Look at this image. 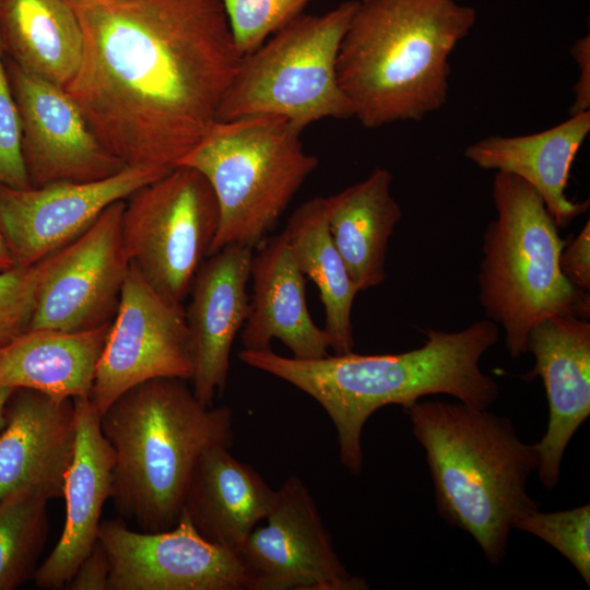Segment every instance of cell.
I'll use <instances>...</instances> for the list:
<instances>
[{
    "mask_svg": "<svg viewBox=\"0 0 590 590\" xmlns=\"http://www.w3.org/2000/svg\"><path fill=\"white\" fill-rule=\"evenodd\" d=\"M235 45L250 54L316 0H221Z\"/></svg>",
    "mask_w": 590,
    "mask_h": 590,
    "instance_id": "cell-29",
    "label": "cell"
},
{
    "mask_svg": "<svg viewBox=\"0 0 590 590\" xmlns=\"http://www.w3.org/2000/svg\"><path fill=\"white\" fill-rule=\"evenodd\" d=\"M282 234L300 271L319 290L330 349L337 355L353 352L352 308L359 290L332 241L326 198L316 197L300 204Z\"/></svg>",
    "mask_w": 590,
    "mask_h": 590,
    "instance_id": "cell-26",
    "label": "cell"
},
{
    "mask_svg": "<svg viewBox=\"0 0 590 590\" xmlns=\"http://www.w3.org/2000/svg\"><path fill=\"white\" fill-rule=\"evenodd\" d=\"M15 389L0 386V430L5 424V408Z\"/></svg>",
    "mask_w": 590,
    "mask_h": 590,
    "instance_id": "cell-36",
    "label": "cell"
},
{
    "mask_svg": "<svg viewBox=\"0 0 590 590\" xmlns=\"http://www.w3.org/2000/svg\"><path fill=\"white\" fill-rule=\"evenodd\" d=\"M109 574L110 564L107 553L97 539L66 588L70 590H107Z\"/></svg>",
    "mask_w": 590,
    "mask_h": 590,
    "instance_id": "cell-33",
    "label": "cell"
},
{
    "mask_svg": "<svg viewBox=\"0 0 590 590\" xmlns=\"http://www.w3.org/2000/svg\"><path fill=\"white\" fill-rule=\"evenodd\" d=\"M0 186L27 188L30 181L22 154V127L9 81L0 37Z\"/></svg>",
    "mask_w": 590,
    "mask_h": 590,
    "instance_id": "cell-31",
    "label": "cell"
},
{
    "mask_svg": "<svg viewBox=\"0 0 590 590\" xmlns=\"http://www.w3.org/2000/svg\"><path fill=\"white\" fill-rule=\"evenodd\" d=\"M252 256L250 311L239 332L244 350L271 349L280 340L298 359L328 355L329 338L310 317L305 275L281 233L262 241Z\"/></svg>",
    "mask_w": 590,
    "mask_h": 590,
    "instance_id": "cell-20",
    "label": "cell"
},
{
    "mask_svg": "<svg viewBox=\"0 0 590 590\" xmlns=\"http://www.w3.org/2000/svg\"><path fill=\"white\" fill-rule=\"evenodd\" d=\"M515 529L531 533L552 545L590 586V505L569 510L541 512L521 518Z\"/></svg>",
    "mask_w": 590,
    "mask_h": 590,
    "instance_id": "cell-28",
    "label": "cell"
},
{
    "mask_svg": "<svg viewBox=\"0 0 590 590\" xmlns=\"http://www.w3.org/2000/svg\"><path fill=\"white\" fill-rule=\"evenodd\" d=\"M110 574L107 590H243L237 555L204 539L181 512L166 531L130 529L120 517L101 522Z\"/></svg>",
    "mask_w": 590,
    "mask_h": 590,
    "instance_id": "cell-13",
    "label": "cell"
},
{
    "mask_svg": "<svg viewBox=\"0 0 590 590\" xmlns=\"http://www.w3.org/2000/svg\"><path fill=\"white\" fill-rule=\"evenodd\" d=\"M219 205L205 177L177 166L125 200L121 229L127 255L162 296L181 305L210 256Z\"/></svg>",
    "mask_w": 590,
    "mask_h": 590,
    "instance_id": "cell-9",
    "label": "cell"
},
{
    "mask_svg": "<svg viewBox=\"0 0 590 590\" xmlns=\"http://www.w3.org/2000/svg\"><path fill=\"white\" fill-rule=\"evenodd\" d=\"M75 441L73 399L15 389L0 433V502L23 489L63 498Z\"/></svg>",
    "mask_w": 590,
    "mask_h": 590,
    "instance_id": "cell-18",
    "label": "cell"
},
{
    "mask_svg": "<svg viewBox=\"0 0 590 590\" xmlns=\"http://www.w3.org/2000/svg\"><path fill=\"white\" fill-rule=\"evenodd\" d=\"M391 182L388 169L376 168L362 181L326 198L332 241L359 292L379 286L387 278L388 243L402 219Z\"/></svg>",
    "mask_w": 590,
    "mask_h": 590,
    "instance_id": "cell-24",
    "label": "cell"
},
{
    "mask_svg": "<svg viewBox=\"0 0 590 590\" xmlns=\"http://www.w3.org/2000/svg\"><path fill=\"white\" fill-rule=\"evenodd\" d=\"M0 37L9 59L60 87L80 70L83 32L68 0H0Z\"/></svg>",
    "mask_w": 590,
    "mask_h": 590,
    "instance_id": "cell-25",
    "label": "cell"
},
{
    "mask_svg": "<svg viewBox=\"0 0 590 590\" xmlns=\"http://www.w3.org/2000/svg\"><path fill=\"white\" fill-rule=\"evenodd\" d=\"M229 448L215 445L202 452L181 512L204 539L237 555L271 510L276 489L252 465L237 460Z\"/></svg>",
    "mask_w": 590,
    "mask_h": 590,
    "instance_id": "cell-21",
    "label": "cell"
},
{
    "mask_svg": "<svg viewBox=\"0 0 590 590\" xmlns=\"http://www.w3.org/2000/svg\"><path fill=\"white\" fill-rule=\"evenodd\" d=\"M15 267L12 255L0 234V271H5Z\"/></svg>",
    "mask_w": 590,
    "mask_h": 590,
    "instance_id": "cell-35",
    "label": "cell"
},
{
    "mask_svg": "<svg viewBox=\"0 0 590 590\" xmlns=\"http://www.w3.org/2000/svg\"><path fill=\"white\" fill-rule=\"evenodd\" d=\"M590 131V111L527 135H491L464 150L477 167L515 175L540 194L558 227L567 226L589 208L566 193L573 162Z\"/></svg>",
    "mask_w": 590,
    "mask_h": 590,
    "instance_id": "cell-22",
    "label": "cell"
},
{
    "mask_svg": "<svg viewBox=\"0 0 590 590\" xmlns=\"http://www.w3.org/2000/svg\"><path fill=\"white\" fill-rule=\"evenodd\" d=\"M49 257L31 267L0 271V346L27 330Z\"/></svg>",
    "mask_w": 590,
    "mask_h": 590,
    "instance_id": "cell-30",
    "label": "cell"
},
{
    "mask_svg": "<svg viewBox=\"0 0 590 590\" xmlns=\"http://www.w3.org/2000/svg\"><path fill=\"white\" fill-rule=\"evenodd\" d=\"M356 4L347 0L323 14H300L243 56L216 120L276 116L304 130L326 118L354 117L337 60Z\"/></svg>",
    "mask_w": 590,
    "mask_h": 590,
    "instance_id": "cell-8",
    "label": "cell"
},
{
    "mask_svg": "<svg viewBox=\"0 0 590 590\" xmlns=\"http://www.w3.org/2000/svg\"><path fill=\"white\" fill-rule=\"evenodd\" d=\"M527 353L534 368L523 378L540 377L548 402L546 432L535 447L538 475L556 487L565 450L590 414V322L573 315L550 316L529 331Z\"/></svg>",
    "mask_w": 590,
    "mask_h": 590,
    "instance_id": "cell-16",
    "label": "cell"
},
{
    "mask_svg": "<svg viewBox=\"0 0 590 590\" xmlns=\"http://www.w3.org/2000/svg\"><path fill=\"white\" fill-rule=\"evenodd\" d=\"M101 428L114 450V508L143 532L176 526L198 459L234 437L231 409L201 403L180 378L130 388L101 415Z\"/></svg>",
    "mask_w": 590,
    "mask_h": 590,
    "instance_id": "cell-5",
    "label": "cell"
},
{
    "mask_svg": "<svg viewBox=\"0 0 590 590\" xmlns=\"http://www.w3.org/2000/svg\"><path fill=\"white\" fill-rule=\"evenodd\" d=\"M110 324L82 331H24L0 346V386L59 399L90 396Z\"/></svg>",
    "mask_w": 590,
    "mask_h": 590,
    "instance_id": "cell-23",
    "label": "cell"
},
{
    "mask_svg": "<svg viewBox=\"0 0 590 590\" xmlns=\"http://www.w3.org/2000/svg\"><path fill=\"white\" fill-rule=\"evenodd\" d=\"M123 208L125 200L111 203L84 233L50 255L27 330L82 331L114 320L130 268Z\"/></svg>",
    "mask_w": 590,
    "mask_h": 590,
    "instance_id": "cell-12",
    "label": "cell"
},
{
    "mask_svg": "<svg viewBox=\"0 0 590 590\" xmlns=\"http://www.w3.org/2000/svg\"><path fill=\"white\" fill-rule=\"evenodd\" d=\"M22 127V154L31 187L107 178L126 165L96 138L63 87L32 74L5 56Z\"/></svg>",
    "mask_w": 590,
    "mask_h": 590,
    "instance_id": "cell-15",
    "label": "cell"
},
{
    "mask_svg": "<svg viewBox=\"0 0 590 590\" xmlns=\"http://www.w3.org/2000/svg\"><path fill=\"white\" fill-rule=\"evenodd\" d=\"M251 531L237 557L248 590H364L333 547L316 502L296 475L287 477L267 517Z\"/></svg>",
    "mask_w": 590,
    "mask_h": 590,
    "instance_id": "cell-11",
    "label": "cell"
},
{
    "mask_svg": "<svg viewBox=\"0 0 590 590\" xmlns=\"http://www.w3.org/2000/svg\"><path fill=\"white\" fill-rule=\"evenodd\" d=\"M48 502L33 489L0 502V590L16 589L34 578L48 535Z\"/></svg>",
    "mask_w": 590,
    "mask_h": 590,
    "instance_id": "cell-27",
    "label": "cell"
},
{
    "mask_svg": "<svg viewBox=\"0 0 590 590\" xmlns=\"http://www.w3.org/2000/svg\"><path fill=\"white\" fill-rule=\"evenodd\" d=\"M73 402L76 441L64 481L66 521L59 541L35 571L33 579L39 589L67 587L98 539L102 511L110 498L115 458L101 428V414L90 396Z\"/></svg>",
    "mask_w": 590,
    "mask_h": 590,
    "instance_id": "cell-19",
    "label": "cell"
},
{
    "mask_svg": "<svg viewBox=\"0 0 590 590\" xmlns=\"http://www.w3.org/2000/svg\"><path fill=\"white\" fill-rule=\"evenodd\" d=\"M252 250L227 245L210 255L190 288L191 302L185 314L193 364L192 391L209 406L226 386L232 346L250 311L247 284Z\"/></svg>",
    "mask_w": 590,
    "mask_h": 590,
    "instance_id": "cell-17",
    "label": "cell"
},
{
    "mask_svg": "<svg viewBox=\"0 0 590 590\" xmlns=\"http://www.w3.org/2000/svg\"><path fill=\"white\" fill-rule=\"evenodd\" d=\"M496 216L482 240L479 302L500 324L511 358L527 354L530 329L550 316L589 319V292L562 273L565 246L540 194L521 178L496 172L492 187Z\"/></svg>",
    "mask_w": 590,
    "mask_h": 590,
    "instance_id": "cell-6",
    "label": "cell"
},
{
    "mask_svg": "<svg viewBox=\"0 0 590 590\" xmlns=\"http://www.w3.org/2000/svg\"><path fill=\"white\" fill-rule=\"evenodd\" d=\"M559 268L564 276L577 288L590 290V222L587 220L578 235L559 255Z\"/></svg>",
    "mask_w": 590,
    "mask_h": 590,
    "instance_id": "cell-32",
    "label": "cell"
},
{
    "mask_svg": "<svg viewBox=\"0 0 590 590\" xmlns=\"http://www.w3.org/2000/svg\"><path fill=\"white\" fill-rule=\"evenodd\" d=\"M579 70V76L574 87V103L570 115L590 111V37L577 39L570 48Z\"/></svg>",
    "mask_w": 590,
    "mask_h": 590,
    "instance_id": "cell-34",
    "label": "cell"
},
{
    "mask_svg": "<svg viewBox=\"0 0 590 590\" xmlns=\"http://www.w3.org/2000/svg\"><path fill=\"white\" fill-rule=\"evenodd\" d=\"M84 39L64 88L125 165L168 173L216 121L239 64L221 0H68Z\"/></svg>",
    "mask_w": 590,
    "mask_h": 590,
    "instance_id": "cell-1",
    "label": "cell"
},
{
    "mask_svg": "<svg viewBox=\"0 0 590 590\" xmlns=\"http://www.w3.org/2000/svg\"><path fill=\"white\" fill-rule=\"evenodd\" d=\"M340 45L339 84L365 128L421 121L449 93V58L476 22L457 0H356Z\"/></svg>",
    "mask_w": 590,
    "mask_h": 590,
    "instance_id": "cell-3",
    "label": "cell"
},
{
    "mask_svg": "<svg viewBox=\"0 0 590 590\" xmlns=\"http://www.w3.org/2000/svg\"><path fill=\"white\" fill-rule=\"evenodd\" d=\"M303 130L276 116L215 121L177 166L200 172L219 205L210 255L227 245L259 247L318 166ZM176 166V167H177Z\"/></svg>",
    "mask_w": 590,
    "mask_h": 590,
    "instance_id": "cell-7",
    "label": "cell"
},
{
    "mask_svg": "<svg viewBox=\"0 0 590 590\" xmlns=\"http://www.w3.org/2000/svg\"><path fill=\"white\" fill-rule=\"evenodd\" d=\"M192 374L182 305L162 296L130 263L90 393L93 406L102 415L141 382L155 378L191 380Z\"/></svg>",
    "mask_w": 590,
    "mask_h": 590,
    "instance_id": "cell-10",
    "label": "cell"
},
{
    "mask_svg": "<svg viewBox=\"0 0 590 590\" xmlns=\"http://www.w3.org/2000/svg\"><path fill=\"white\" fill-rule=\"evenodd\" d=\"M403 411L425 450L439 516L499 565L516 522L539 509L528 494L540 462L535 444L508 417L460 401L420 399Z\"/></svg>",
    "mask_w": 590,
    "mask_h": 590,
    "instance_id": "cell-4",
    "label": "cell"
},
{
    "mask_svg": "<svg viewBox=\"0 0 590 590\" xmlns=\"http://www.w3.org/2000/svg\"><path fill=\"white\" fill-rule=\"evenodd\" d=\"M423 332L421 347L398 354L350 352L298 359L269 349L241 350L238 357L314 398L335 427L342 465L359 474L362 432L380 408H403L426 396L449 394L471 406L488 409L499 397L498 384L480 367L483 355L499 341L495 322L483 319L459 331Z\"/></svg>",
    "mask_w": 590,
    "mask_h": 590,
    "instance_id": "cell-2",
    "label": "cell"
},
{
    "mask_svg": "<svg viewBox=\"0 0 590 590\" xmlns=\"http://www.w3.org/2000/svg\"><path fill=\"white\" fill-rule=\"evenodd\" d=\"M167 173L126 165L96 181L0 186V234L15 267H31L84 233L111 203Z\"/></svg>",
    "mask_w": 590,
    "mask_h": 590,
    "instance_id": "cell-14",
    "label": "cell"
}]
</instances>
